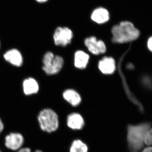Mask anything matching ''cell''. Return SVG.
<instances>
[{"instance_id":"4","label":"cell","mask_w":152,"mask_h":152,"mask_svg":"<svg viewBox=\"0 0 152 152\" xmlns=\"http://www.w3.org/2000/svg\"><path fill=\"white\" fill-rule=\"evenodd\" d=\"M43 63L42 69L46 74L54 75L61 70L64 65V60L62 57L55 56L52 52H48L44 56Z\"/></svg>"},{"instance_id":"12","label":"cell","mask_w":152,"mask_h":152,"mask_svg":"<svg viewBox=\"0 0 152 152\" xmlns=\"http://www.w3.org/2000/svg\"><path fill=\"white\" fill-rule=\"evenodd\" d=\"M64 99L74 107H77L81 102V97L77 92L72 89H67L63 94Z\"/></svg>"},{"instance_id":"10","label":"cell","mask_w":152,"mask_h":152,"mask_svg":"<svg viewBox=\"0 0 152 152\" xmlns=\"http://www.w3.org/2000/svg\"><path fill=\"white\" fill-rule=\"evenodd\" d=\"M110 18L108 11L103 7H99L95 9L91 15V19L93 21L100 24L108 21Z\"/></svg>"},{"instance_id":"1","label":"cell","mask_w":152,"mask_h":152,"mask_svg":"<svg viewBox=\"0 0 152 152\" xmlns=\"http://www.w3.org/2000/svg\"><path fill=\"white\" fill-rule=\"evenodd\" d=\"M151 128L149 122L128 125L126 140L130 152H142L145 145V136Z\"/></svg>"},{"instance_id":"5","label":"cell","mask_w":152,"mask_h":152,"mask_svg":"<svg viewBox=\"0 0 152 152\" xmlns=\"http://www.w3.org/2000/svg\"><path fill=\"white\" fill-rule=\"evenodd\" d=\"M25 138L22 134L12 132L4 137V145L6 148L12 152L17 151L24 146Z\"/></svg>"},{"instance_id":"19","label":"cell","mask_w":152,"mask_h":152,"mask_svg":"<svg viewBox=\"0 0 152 152\" xmlns=\"http://www.w3.org/2000/svg\"><path fill=\"white\" fill-rule=\"evenodd\" d=\"M4 129V125L2 120L0 118V135L3 133Z\"/></svg>"},{"instance_id":"17","label":"cell","mask_w":152,"mask_h":152,"mask_svg":"<svg viewBox=\"0 0 152 152\" xmlns=\"http://www.w3.org/2000/svg\"><path fill=\"white\" fill-rule=\"evenodd\" d=\"M146 47L147 50L151 53H152V35L147 38L146 41Z\"/></svg>"},{"instance_id":"9","label":"cell","mask_w":152,"mask_h":152,"mask_svg":"<svg viewBox=\"0 0 152 152\" xmlns=\"http://www.w3.org/2000/svg\"><path fill=\"white\" fill-rule=\"evenodd\" d=\"M99 69L104 75H111L116 69V64L113 58L104 57L99 62Z\"/></svg>"},{"instance_id":"6","label":"cell","mask_w":152,"mask_h":152,"mask_svg":"<svg viewBox=\"0 0 152 152\" xmlns=\"http://www.w3.org/2000/svg\"><path fill=\"white\" fill-rule=\"evenodd\" d=\"M73 37V34L68 27L57 28L54 34L53 39L55 45L65 47L70 43Z\"/></svg>"},{"instance_id":"8","label":"cell","mask_w":152,"mask_h":152,"mask_svg":"<svg viewBox=\"0 0 152 152\" xmlns=\"http://www.w3.org/2000/svg\"><path fill=\"white\" fill-rule=\"evenodd\" d=\"M66 123L68 128L73 131L81 130L83 129L85 125L83 117L77 113L69 114L67 117Z\"/></svg>"},{"instance_id":"2","label":"cell","mask_w":152,"mask_h":152,"mask_svg":"<svg viewBox=\"0 0 152 152\" xmlns=\"http://www.w3.org/2000/svg\"><path fill=\"white\" fill-rule=\"evenodd\" d=\"M112 41L115 43L126 44L137 41L140 39L141 32L132 22H121L112 28Z\"/></svg>"},{"instance_id":"21","label":"cell","mask_w":152,"mask_h":152,"mask_svg":"<svg viewBox=\"0 0 152 152\" xmlns=\"http://www.w3.org/2000/svg\"><path fill=\"white\" fill-rule=\"evenodd\" d=\"M36 1H37L38 2L42 3L46 2L48 0H36Z\"/></svg>"},{"instance_id":"13","label":"cell","mask_w":152,"mask_h":152,"mask_svg":"<svg viewBox=\"0 0 152 152\" xmlns=\"http://www.w3.org/2000/svg\"><path fill=\"white\" fill-rule=\"evenodd\" d=\"M89 58V56L85 52L77 51L75 55V66L80 69H84L86 67Z\"/></svg>"},{"instance_id":"16","label":"cell","mask_w":152,"mask_h":152,"mask_svg":"<svg viewBox=\"0 0 152 152\" xmlns=\"http://www.w3.org/2000/svg\"><path fill=\"white\" fill-rule=\"evenodd\" d=\"M144 142H145V145H146L148 146L152 145V129L151 128L149 130L146 134Z\"/></svg>"},{"instance_id":"7","label":"cell","mask_w":152,"mask_h":152,"mask_svg":"<svg viewBox=\"0 0 152 152\" xmlns=\"http://www.w3.org/2000/svg\"><path fill=\"white\" fill-rule=\"evenodd\" d=\"M85 45L89 51L93 55L104 54L107 50L105 44L103 41L97 40L95 37L86 38L85 40Z\"/></svg>"},{"instance_id":"18","label":"cell","mask_w":152,"mask_h":152,"mask_svg":"<svg viewBox=\"0 0 152 152\" xmlns=\"http://www.w3.org/2000/svg\"><path fill=\"white\" fill-rule=\"evenodd\" d=\"M15 152H32V151L28 147H23L21 148Z\"/></svg>"},{"instance_id":"20","label":"cell","mask_w":152,"mask_h":152,"mask_svg":"<svg viewBox=\"0 0 152 152\" xmlns=\"http://www.w3.org/2000/svg\"><path fill=\"white\" fill-rule=\"evenodd\" d=\"M141 152H152V145L144 148L142 150Z\"/></svg>"},{"instance_id":"22","label":"cell","mask_w":152,"mask_h":152,"mask_svg":"<svg viewBox=\"0 0 152 152\" xmlns=\"http://www.w3.org/2000/svg\"><path fill=\"white\" fill-rule=\"evenodd\" d=\"M32 152H43L42 151H41L39 149H37L35 150V151H34Z\"/></svg>"},{"instance_id":"3","label":"cell","mask_w":152,"mask_h":152,"mask_svg":"<svg viewBox=\"0 0 152 152\" xmlns=\"http://www.w3.org/2000/svg\"><path fill=\"white\" fill-rule=\"evenodd\" d=\"M37 120L40 129L44 132L51 134L58 130L59 128L58 115L51 109L41 110L38 114Z\"/></svg>"},{"instance_id":"15","label":"cell","mask_w":152,"mask_h":152,"mask_svg":"<svg viewBox=\"0 0 152 152\" xmlns=\"http://www.w3.org/2000/svg\"><path fill=\"white\" fill-rule=\"evenodd\" d=\"M88 147L85 142L80 139H76L72 142L69 152H88Z\"/></svg>"},{"instance_id":"11","label":"cell","mask_w":152,"mask_h":152,"mask_svg":"<svg viewBox=\"0 0 152 152\" xmlns=\"http://www.w3.org/2000/svg\"><path fill=\"white\" fill-rule=\"evenodd\" d=\"M4 58L7 61L16 66H20L23 64V57L17 49H12L6 52L4 55Z\"/></svg>"},{"instance_id":"23","label":"cell","mask_w":152,"mask_h":152,"mask_svg":"<svg viewBox=\"0 0 152 152\" xmlns=\"http://www.w3.org/2000/svg\"><path fill=\"white\" fill-rule=\"evenodd\" d=\"M0 152H2L1 151V150H0Z\"/></svg>"},{"instance_id":"14","label":"cell","mask_w":152,"mask_h":152,"mask_svg":"<svg viewBox=\"0 0 152 152\" xmlns=\"http://www.w3.org/2000/svg\"><path fill=\"white\" fill-rule=\"evenodd\" d=\"M23 88L25 94L27 96L37 94L39 89L37 82L32 78H29L24 81Z\"/></svg>"},{"instance_id":"24","label":"cell","mask_w":152,"mask_h":152,"mask_svg":"<svg viewBox=\"0 0 152 152\" xmlns=\"http://www.w3.org/2000/svg\"><path fill=\"white\" fill-rule=\"evenodd\" d=\"M0 46H1V43H0Z\"/></svg>"}]
</instances>
